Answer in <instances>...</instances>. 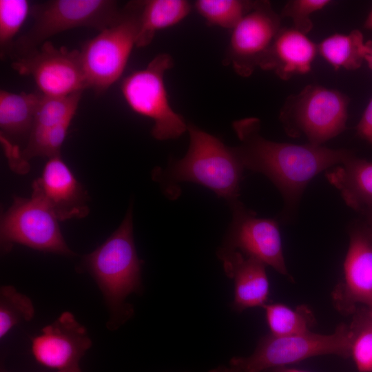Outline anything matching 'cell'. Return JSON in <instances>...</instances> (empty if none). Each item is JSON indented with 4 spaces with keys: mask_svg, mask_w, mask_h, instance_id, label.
I'll list each match as a JSON object with an SVG mask.
<instances>
[{
    "mask_svg": "<svg viewBox=\"0 0 372 372\" xmlns=\"http://www.w3.org/2000/svg\"><path fill=\"white\" fill-rule=\"evenodd\" d=\"M208 372H229V367L221 365L209 370Z\"/></svg>",
    "mask_w": 372,
    "mask_h": 372,
    "instance_id": "e575fe53",
    "label": "cell"
},
{
    "mask_svg": "<svg viewBox=\"0 0 372 372\" xmlns=\"http://www.w3.org/2000/svg\"><path fill=\"white\" fill-rule=\"evenodd\" d=\"M324 355L344 358L350 357L349 325L341 323L330 334L309 331L276 336L269 333L259 340L250 355L234 357L230 360L229 365L242 372H263Z\"/></svg>",
    "mask_w": 372,
    "mask_h": 372,
    "instance_id": "ba28073f",
    "label": "cell"
},
{
    "mask_svg": "<svg viewBox=\"0 0 372 372\" xmlns=\"http://www.w3.org/2000/svg\"><path fill=\"white\" fill-rule=\"evenodd\" d=\"M141 7L142 1L129 2L118 22L99 31L80 50L89 88L104 92L122 76L136 46Z\"/></svg>",
    "mask_w": 372,
    "mask_h": 372,
    "instance_id": "8992f818",
    "label": "cell"
},
{
    "mask_svg": "<svg viewBox=\"0 0 372 372\" xmlns=\"http://www.w3.org/2000/svg\"><path fill=\"white\" fill-rule=\"evenodd\" d=\"M263 308L270 333L287 336L311 331L316 324L312 310L306 304L290 307L282 303H267Z\"/></svg>",
    "mask_w": 372,
    "mask_h": 372,
    "instance_id": "7402d4cb",
    "label": "cell"
},
{
    "mask_svg": "<svg viewBox=\"0 0 372 372\" xmlns=\"http://www.w3.org/2000/svg\"><path fill=\"white\" fill-rule=\"evenodd\" d=\"M233 128L240 141L234 148L244 169L265 175L275 185L289 214L296 210L302 192L316 175L342 164L353 154L345 149L266 139L260 134L257 118L237 120Z\"/></svg>",
    "mask_w": 372,
    "mask_h": 372,
    "instance_id": "6da1fadb",
    "label": "cell"
},
{
    "mask_svg": "<svg viewBox=\"0 0 372 372\" xmlns=\"http://www.w3.org/2000/svg\"><path fill=\"white\" fill-rule=\"evenodd\" d=\"M255 1L242 0H198L194 8L213 26L232 30L252 8Z\"/></svg>",
    "mask_w": 372,
    "mask_h": 372,
    "instance_id": "d4e9b609",
    "label": "cell"
},
{
    "mask_svg": "<svg viewBox=\"0 0 372 372\" xmlns=\"http://www.w3.org/2000/svg\"><path fill=\"white\" fill-rule=\"evenodd\" d=\"M1 372H6V371H1Z\"/></svg>",
    "mask_w": 372,
    "mask_h": 372,
    "instance_id": "74e56055",
    "label": "cell"
},
{
    "mask_svg": "<svg viewBox=\"0 0 372 372\" xmlns=\"http://www.w3.org/2000/svg\"><path fill=\"white\" fill-rule=\"evenodd\" d=\"M318 52L335 70H354L364 61L365 42L362 32L351 30L348 34H334L318 45Z\"/></svg>",
    "mask_w": 372,
    "mask_h": 372,
    "instance_id": "44dd1931",
    "label": "cell"
},
{
    "mask_svg": "<svg viewBox=\"0 0 372 372\" xmlns=\"http://www.w3.org/2000/svg\"><path fill=\"white\" fill-rule=\"evenodd\" d=\"M281 17L268 1H257L231 30L224 59L240 76L248 77L260 63L281 29Z\"/></svg>",
    "mask_w": 372,
    "mask_h": 372,
    "instance_id": "7c38bea8",
    "label": "cell"
},
{
    "mask_svg": "<svg viewBox=\"0 0 372 372\" xmlns=\"http://www.w3.org/2000/svg\"><path fill=\"white\" fill-rule=\"evenodd\" d=\"M30 28L15 40L7 54L12 59L38 48L48 39L76 28L101 31L118 22L123 9L112 0H50L34 5Z\"/></svg>",
    "mask_w": 372,
    "mask_h": 372,
    "instance_id": "277c9868",
    "label": "cell"
},
{
    "mask_svg": "<svg viewBox=\"0 0 372 372\" xmlns=\"http://www.w3.org/2000/svg\"><path fill=\"white\" fill-rule=\"evenodd\" d=\"M41 94L0 91L1 136L6 139L28 136L34 123V114Z\"/></svg>",
    "mask_w": 372,
    "mask_h": 372,
    "instance_id": "d6986e66",
    "label": "cell"
},
{
    "mask_svg": "<svg viewBox=\"0 0 372 372\" xmlns=\"http://www.w3.org/2000/svg\"><path fill=\"white\" fill-rule=\"evenodd\" d=\"M349 325L350 357L359 372H372V317L369 307L360 306Z\"/></svg>",
    "mask_w": 372,
    "mask_h": 372,
    "instance_id": "603a6c76",
    "label": "cell"
},
{
    "mask_svg": "<svg viewBox=\"0 0 372 372\" xmlns=\"http://www.w3.org/2000/svg\"><path fill=\"white\" fill-rule=\"evenodd\" d=\"M228 203L232 220L218 251L240 252L260 260L293 281L286 266L278 223L257 217L238 199Z\"/></svg>",
    "mask_w": 372,
    "mask_h": 372,
    "instance_id": "8fae6325",
    "label": "cell"
},
{
    "mask_svg": "<svg viewBox=\"0 0 372 372\" xmlns=\"http://www.w3.org/2000/svg\"><path fill=\"white\" fill-rule=\"evenodd\" d=\"M34 308L30 298L19 292L13 286L4 285L0 289V338L18 323L30 321Z\"/></svg>",
    "mask_w": 372,
    "mask_h": 372,
    "instance_id": "484cf974",
    "label": "cell"
},
{
    "mask_svg": "<svg viewBox=\"0 0 372 372\" xmlns=\"http://www.w3.org/2000/svg\"><path fill=\"white\" fill-rule=\"evenodd\" d=\"M326 177L353 209L361 213L372 207L371 161L353 154L342 164L327 170Z\"/></svg>",
    "mask_w": 372,
    "mask_h": 372,
    "instance_id": "ac0fdd59",
    "label": "cell"
},
{
    "mask_svg": "<svg viewBox=\"0 0 372 372\" xmlns=\"http://www.w3.org/2000/svg\"><path fill=\"white\" fill-rule=\"evenodd\" d=\"M217 256L225 274L234 282L232 309L241 312L249 308L263 307L269 294L267 266L238 251H217Z\"/></svg>",
    "mask_w": 372,
    "mask_h": 372,
    "instance_id": "2e32d148",
    "label": "cell"
},
{
    "mask_svg": "<svg viewBox=\"0 0 372 372\" xmlns=\"http://www.w3.org/2000/svg\"><path fill=\"white\" fill-rule=\"evenodd\" d=\"M331 2L329 0H291L285 5L280 17L290 18L293 28L307 34L313 28L311 15Z\"/></svg>",
    "mask_w": 372,
    "mask_h": 372,
    "instance_id": "f1b7e54d",
    "label": "cell"
},
{
    "mask_svg": "<svg viewBox=\"0 0 372 372\" xmlns=\"http://www.w3.org/2000/svg\"><path fill=\"white\" fill-rule=\"evenodd\" d=\"M31 8L27 0H0V46L8 53Z\"/></svg>",
    "mask_w": 372,
    "mask_h": 372,
    "instance_id": "4316f807",
    "label": "cell"
},
{
    "mask_svg": "<svg viewBox=\"0 0 372 372\" xmlns=\"http://www.w3.org/2000/svg\"><path fill=\"white\" fill-rule=\"evenodd\" d=\"M72 120L68 119L52 127L32 134L26 147L21 152L23 158L25 160L37 156L49 158L59 155Z\"/></svg>",
    "mask_w": 372,
    "mask_h": 372,
    "instance_id": "83f0119b",
    "label": "cell"
},
{
    "mask_svg": "<svg viewBox=\"0 0 372 372\" xmlns=\"http://www.w3.org/2000/svg\"><path fill=\"white\" fill-rule=\"evenodd\" d=\"M229 372H242V371L236 367L229 366Z\"/></svg>",
    "mask_w": 372,
    "mask_h": 372,
    "instance_id": "d590c367",
    "label": "cell"
},
{
    "mask_svg": "<svg viewBox=\"0 0 372 372\" xmlns=\"http://www.w3.org/2000/svg\"><path fill=\"white\" fill-rule=\"evenodd\" d=\"M11 65L19 74L32 76L44 96H65L89 88L80 50L56 48L48 41L14 59Z\"/></svg>",
    "mask_w": 372,
    "mask_h": 372,
    "instance_id": "30bf717a",
    "label": "cell"
},
{
    "mask_svg": "<svg viewBox=\"0 0 372 372\" xmlns=\"http://www.w3.org/2000/svg\"><path fill=\"white\" fill-rule=\"evenodd\" d=\"M364 28L372 30V9L368 14L367 18L364 22Z\"/></svg>",
    "mask_w": 372,
    "mask_h": 372,
    "instance_id": "836d02e7",
    "label": "cell"
},
{
    "mask_svg": "<svg viewBox=\"0 0 372 372\" xmlns=\"http://www.w3.org/2000/svg\"><path fill=\"white\" fill-rule=\"evenodd\" d=\"M335 309L353 315L360 306L372 308V229L366 223L353 226L343 263V277L331 292Z\"/></svg>",
    "mask_w": 372,
    "mask_h": 372,
    "instance_id": "4fadbf2b",
    "label": "cell"
},
{
    "mask_svg": "<svg viewBox=\"0 0 372 372\" xmlns=\"http://www.w3.org/2000/svg\"><path fill=\"white\" fill-rule=\"evenodd\" d=\"M364 61L372 70V40L365 42Z\"/></svg>",
    "mask_w": 372,
    "mask_h": 372,
    "instance_id": "4dcf8cb0",
    "label": "cell"
},
{
    "mask_svg": "<svg viewBox=\"0 0 372 372\" xmlns=\"http://www.w3.org/2000/svg\"><path fill=\"white\" fill-rule=\"evenodd\" d=\"M173 64L169 54H159L145 68L127 76L121 85L131 110L153 121L152 135L158 141L176 139L187 131L188 124L173 110L165 87V74Z\"/></svg>",
    "mask_w": 372,
    "mask_h": 372,
    "instance_id": "52a82bcc",
    "label": "cell"
},
{
    "mask_svg": "<svg viewBox=\"0 0 372 372\" xmlns=\"http://www.w3.org/2000/svg\"><path fill=\"white\" fill-rule=\"evenodd\" d=\"M32 193L50 206L59 220L81 218L88 213L85 192L60 154L49 158Z\"/></svg>",
    "mask_w": 372,
    "mask_h": 372,
    "instance_id": "9a60e30c",
    "label": "cell"
},
{
    "mask_svg": "<svg viewBox=\"0 0 372 372\" xmlns=\"http://www.w3.org/2000/svg\"><path fill=\"white\" fill-rule=\"evenodd\" d=\"M59 219L43 198L14 197L1 220V242L7 251L14 243L63 255H73L62 236Z\"/></svg>",
    "mask_w": 372,
    "mask_h": 372,
    "instance_id": "9c48e42d",
    "label": "cell"
},
{
    "mask_svg": "<svg viewBox=\"0 0 372 372\" xmlns=\"http://www.w3.org/2000/svg\"><path fill=\"white\" fill-rule=\"evenodd\" d=\"M81 94L82 92L65 96H48L41 94L35 112L30 135L52 127L68 119L73 118Z\"/></svg>",
    "mask_w": 372,
    "mask_h": 372,
    "instance_id": "cb8c5ba5",
    "label": "cell"
},
{
    "mask_svg": "<svg viewBox=\"0 0 372 372\" xmlns=\"http://www.w3.org/2000/svg\"><path fill=\"white\" fill-rule=\"evenodd\" d=\"M263 372H307V371L298 370L296 369L287 368L286 366H280V367L269 369Z\"/></svg>",
    "mask_w": 372,
    "mask_h": 372,
    "instance_id": "1f68e13d",
    "label": "cell"
},
{
    "mask_svg": "<svg viewBox=\"0 0 372 372\" xmlns=\"http://www.w3.org/2000/svg\"><path fill=\"white\" fill-rule=\"evenodd\" d=\"M356 131L360 138L372 144V99L358 123Z\"/></svg>",
    "mask_w": 372,
    "mask_h": 372,
    "instance_id": "f546056e",
    "label": "cell"
},
{
    "mask_svg": "<svg viewBox=\"0 0 372 372\" xmlns=\"http://www.w3.org/2000/svg\"><path fill=\"white\" fill-rule=\"evenodd\" d=\"M132 208L118 228L96 249L85 256V264L98 284L119 326L133 314L126 298L141 291V266L133 238Z\"/></svg>",
    "mask_w": 372,
    "mask_h": 372,
    "instance_id": "3957f363",
    "label": "cell"
},
{
    "mask_svg": "<svg viewBox=\"0 0 372 372\" xmlns=\"http://www.w3.org/2000/svg\"><path fill=\"white\" fill-rule=\"evenodd\" d=\"M360 214L364 217L365 223L372 229V207L364 209Z\"/></svg>",
    "mask_w": 372,
    "mask_h": 372,
    "instance_id": "d6a6232c",
    "label": "cell"
},
{
    "mask_svg": "<svg viewBox=\"0 0 372 372\" xmlns=\"http://www.w3.org/2000/svg\"><path fill=\"white\" fill-rule=\"evenodd\" d=\"M191 9L186 0L142 1L136 47L149 45L158 31L180 23Z\"/></svg>",
    "mask_w": 372,
    "mask_h": 372,
    "instance_id": "ffe728a7",
    "label": "cell"
},
{
    "mask_svg": "<svg viewBox=\"0 0 372 372\" xmlns=\"http://www.w3.org/2000/svg\"><path fill=\"white\" fill-rule=\"evenodd\" d=\"M349 104L337 90L309 85L287 98L280 119L290 136L302 135L309 143L322 145L345 130Z\"/></svg>",
    "mask_w": 372,
    "mask_h": 372,
    "instance_id": "5b68a950",
    "label": "cell"
},
{
    "mask_svg": "<svg viewBox=\"0 0 372 372\" xmlns=\"http://www.w3.org/2000/svg\"><path fill=\"white\" fill-rule=\"evenodd\" d=\"M91 346L85 327L65 311L32 338L31 349L37 362L54 372H82L80 360Z\"/></svg>",
    "mask_w": 372,
    "mask_h": 372,
    "instance_id": "5bb4252c",
    "label": "cell"
},
{
    "mask_svg": "<svg viewBox=\"0 0 372 372\" xmlns=\"http://www.w3.org/2000/svg\"><path fill=\"white\" fill-rule=\"evenodd\" d=\"M187 132V153L169 163L161 180L169 197L175 198L178 183L189 181L209 189L227 203L238 199L245 169L234 147L191 123Z\"/></svg>",
    "mask_w": 372,
    "mask_h": 372,
    "instance_id": "7a4b0ae2",
    "label": "cell"
},
{
    "mask_svg": "<svg viewBox=\"0 0 372 372\" xmlns=\"http://www.w3.org/2000/svg\"><path fill=\"white\" fill-rule=\"evenodd\" d=\"M317 52L318 45L307 34L293 28H281L259 68L286 81L309 73Z\"/></svg>",
    "mask_w": 372,
    "mask_h": 372,
    "instance_id": "e0dca14e",
    "label": "cell"
},
{
    "mask_svg": "<svg viewBox=\"0 0 372 372\" xmlns=\"http://www.w3.org/2000/svg\"><path fill=\"white\" fill-rule=\"evenodd\" d=\"M369 312H370V314L372 317V308H369Z\"/></svg>",
    "mask_w": 372,
    "mask_h": 372,
    "instance_id": "8d00e7d4",
    "label": "cell"
}]
</instances>
